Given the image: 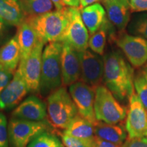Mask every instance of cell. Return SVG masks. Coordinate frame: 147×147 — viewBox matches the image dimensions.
<instances>
[{
    "instance_id": "16",
    "label": "cell",
    "mask_w": 147,
    "mask_h": 147,
    "mask_svg": "<svg viewBox=\"0 0 147 147\" xmlns=\"http://www.w3.org/2000/svg\"><path fill=\"white\" fill-rule=\"evenodd\" d=\"M104 3L109 21L119 31L124 30L130 19V0H116Z\"/></svg>"
},
{
    "instance_id": "38",
    "label": "cell",
    "mask_w": 147,
    "mask_h": 147,
    "mask_svg": "<svg viewBox=\"0 0 147 147\" xmlns=\"http://www.w3.org/2000/svg\"><path fill=\"white\" fill-rule=\"evenodd\" d=\"M142 70L144 71V72L145 73V74H146V76H147V62L144 65V67H143Z\"/></svg>"
},
{
    "instance_id": "15",
    "label": "cell",
    "mask_w": 147,
    "mask_h": 147,
    "mask_svg": "<svg viewBox=\"0 0 147 147\" xmlns=\"http://www.w3.org/2000/svg\"><path fill=\"white\" fill-rule=\"evenodd\" d=\"M47 107L40 99L32 95L24 100L12 113L14 118L42 121L47 117Z\"/></svg>"
},
{
    "instance_id": "9",
    "label": "cell",
    "mask_w": 147,
    "mask_h": 147,
    "mask_svg": "<svg viewBox=\"0 0 147 147\" xmlns=\"http://www.w3.org/2000/svg\"><path fill=\"white\" fill-rule=\"evenodd\" d=\"M69 91L78 115L95 126L98 122L94 111L95 89L84 82L77 81L69 86Z\"/></svg>"
},
{
    "instance_id": "35",
    "label": "cell",
    "mask_w": 147,
    "mask_h": 147,
    "mask_svg": "<svg viewBox=\"0 0 147 147\" xmlns=\"http://www.w3.org/2000/svg\"><path fill=\"white\" fill-rule=\"evenodd\" d=\"M53 1V3H54L55 7L56 8L57 10H63L65 6L63 0H51Z\"/></svg>"
},
{
    "instance_id": "17",
    "label": "cell",
    "mask_w": 147,
    "mask_h": 147,
    "mask_svg": "<svg viewBox=\"0 0 147 147\" xmlns=\"http://www.w3.org/2000/svg\"><path fill=\"white\" fill-rule=\"evenodd\" d=\"M95 136L99 138L121 146L127 138V132L123 123L110 124L98 121L94 126Z\"/></svg>"
},
{
    "instance_id": "39",
    "label": "cell",
    "mask_w": 147,
    "mask_h": 147,
    "mask_svg": "<svg viewBox=\"0 0 147 147\" xmlns=\"http://www.w3.org/2000/svg\"><path fill=\"white\" fill-rule=\"evenodd\" d=\"M116 1V0H103V2L106 3V2H108V1Z\"/></svg>"
},
{
    "instance_id": "36",
    "label": "cell",
    "mask_w": 147,
    "mask_h": 147,
    "mask_svg": "<svg viewBox=\"0 0 147 147\" xmlns=\"http://www.w3.org/2000/svg\"><path fill=\"white\" fill-rule=\"evenodd\" d=\"M100 0H80V5H81L82 8L87 6V5H91L93 3H97Z\"/></svg>"
},
{
    "instance_id": "24",
    "label": "cell",
    "mask_w": 147,
    "mask_h": 147,
    "mask_svg": "<svg viewBox=\"0 0 147 147\" xmlns=\"http://www.w3.org/2000/svg\"><path fill=\"white\" fill-rule=\"evenodd\" d=\"M108 23L107 21L97 32L91 34L89 40V47L97 54L103 55L106 43Z\"/></svg>"
},
{
    "instance_id": "27",
    "label": "cell",
    "mask_w": 147,
    "mask_h": 147,
    "mask_svg": "<svg viewBox=\"0 0 147 147\" xmlns=\"http://www.w3.org/2000/svg\"><path fill=\"white\" fill-rule=\"evenodd\" d=\"M134 87L138 97L147 110V76L142 69L134 75Z\"/></svg>"
},
{
    "instance_id": "34",
    "label": "cell",
    "mask_w": 147,
    "mask_h": 147,
    "mask_svg": "<svg viewBox=\"0 0 147 147\" xmlns=\"http://www.w3.org/2000/svg\"><path fill=\"white\" fill-rule=\"evenodd\" d=\"M64 4L69 7L78 8L80 5V0H63Z\"/></svg>"
},
{
    "instance_id": "33",
    "label": "cell",
    "mask_w": 147,
    "mask_h": 147,
    "mask_svg": "<svg viewBox=\"0 0 147 147\" xmlns=\"http://www.w3.org/2000/svg\"><path fill=\"white\" fill-rule=\"evenodd\" d=\"M94 147H121V146L104 140L95 136L94 139Z\"/></svg>"
},
{
    "instance_id": "4",
    "label": "cell",
    "mask_w": 147,
    "mask_h": 147,
    "mask_svg": "<svg viewBox=\"0 0 147 147\" xmlns=\"http://www.w3.org/2000/svg\"><path fill=\"white\" fill-rule=\"evenodd\" d=\"M26 21L32 25L39 39L45 44L61 42L69 23L67 8L29 16Z\"/></svg>"
},
{
    "instance_id": "2",
    "label": "cell",
    "mask_w": 147,
    "mask_h": 147,
    "mask_svg": "<svg viewBox=\"0 0 147 147\" xmlns=\"http://www.w3.org/2000/svg\"><path fill=\"white\" fill-rule=\"evenodd\" d=\"M63 42H50L45 48L42 57V72L39 93L49 95L62 85L61 53Z\"/></svg>"
},
{
    "instance_id": "10",
    "label": "cell",
    "mask_w": 147,
    "mask_h": 147,
    "mask_svg": "<svg viewBox=\"0 0 147 147\" xmlns=\"http://www.w3.org/2000/svg\"><path fill=\"white\" fill-rule=\"evenodd\" d=\"M78 53L81 67L80 79L95 90L103 82L104 57L88 49Z\"/></svg>"
},
{
    "instance_id": "3",
    "label": "cell",
    "mask_w": 147,
    "mask_h": 147,
    "mask_svg": "<svg viewBox=\"0 0 147 147\" xmlns=\"http://www.w3.org/2000/svg\"><path fill=\"white\" fill-rule=\"evenodd\" d=\"M78 115V110L65 87L61 86L47 97V119L53 127L65 129Z\"/></svg>"
},
{
    "instance_id": "31",
    "label": "cell",
    "mask_w": 147,
    "mask_h": 147,
    "mask_svg": "<svg viewBox=\"0 0 147 147\" xmlns=\"http://www.w3.org/2000/svg\"><path fill=\"white\" fill-rule=\"evenodd\" d=\"M13 73L0 65V93L12 80Z\"/></svg>"
},
{
    "instance_id": "32",
    "label": "cell",
    "mask_w": 147,
    "mask_h": 147,
    "mask_svg": "<svg viewBox=\"0 0 147 147\" xmlns=\"http://www.w3.org/2000/svg\"><path fill=\"white\" fill-rule=\"evenodd\" d=\"M130 8L134 12L147 11V0H130Z\"/></svg>"
},
{
    "instance_id": "14",
    "label": "cell",
    "mask_w": 147,
    "mask_h": 147,
    "mask_svg": "<svg viewBox=\"0 0 147 147\" xmlns=\"http://www.w3.org/2000/svg\"><path fill=\"white\" fill-rule=\"evenodd\" d=\"M29 91L26 82L16 69L13 78L0 93V110L10 109L18 105Z\"/></svg>"
},
{
    "instance_id": "29",
    "label": "cell",
    "mask_w": 147,
    "mask_h": 147,
    "mask_svg": "<svg viewBox=\"0 0 147 147\" xmlns=\"http://www.w3.org/2000/svg\"><path fill=\"white\" fill-rule=\"evenodd\" d=\"M8 136L6 117L0 113V147H8Z\"/></svg>"
},
{
    "instance_id": "5",
    "label": "cell",
    "mask_w": 147,
    "mask_h": 147,
    "mask_svg": "<svg viewBox=\"0 0 147 147\" xmlns=\"http://www.w3.org/2000/svg\"><path fill=\"white\" fill-rule=\"evenodd\" d=\"M94 111L98 121L117 124L125 119L127 108L119 102L105 85L100 84L95 90Z\"/></svg>"
},
{
    "instance_id": "25",
    "label": "cell",
    "mask_w": 147,
    "mask_h": 147,
    "mask_svg": "<svg viewBox=\"0 0 147 147\" xmlns=\"http://www.w3.org/2000/svg\"><path fill=\"white\" fill-rule=\"evenodd\" d=\"M57 138L48 132H42L29 142L27 147H62Z\"/></svg>"
},
{
    "instance_id": "19",
    "label": "cell",
    "mask_w": 147,
    "mask_h": 147,
    "mask_svg": "<svg viewBox=\"0 0 147 147\" xmlns=\"http://www.w3.org/2000/svg\"><path fill=\"white\" fill-rule=\"evenodd\" d=\"M0 18L7 25L19 26L25 21V12L20 0H0Z\"/></svg>"
},
{
    "instance_id": "8",
    "label": "cell",
    "mask_w": 147,
    "mask_h": 147,
    "mask_svg": "<svg viewBox=\"0 0 147 147\" xmlns=\"http://www.w3.org/2000/svg\"><path fill=\"white\" fill-rule=\"evenodd\" d=\"M69 23L62 42H66L78 52L87 50L89 47V31L82 21L78 8H67Z\"/></svg>"
},
{
    "instance_id": "20",
    "label": "cell",
    "mask_w": 147,
    "mask_h": 147,
    "mask_svg": "<svg viewBox=\"0 0 147 147\" xmlns=\"http://www.w3.org/2000/svg\"><path fill=\"white\" fill-rule=\"evenodd\" d=\"M16 36L21 49V59L27 57L40 40L35 29L26 20L18 26Z\"/></svg>"
},
{
    "instance_id": "21",
    "label": "cell",
    "mask_w": 147,
    "mask_h": 147,
    "mask_svg": "<svg viewBox=\"0 0 147 147\" xmlns=\"http://www.w3.org/2000/svg\"><path fill=\"white\" fill-rule=\"evenodd\" d=\"M21 58V49L16 36L0 48V65L8 70L16 71Z\"/></svg>"
},
{
    "instance_id": "12",
    "label": "cell",
    "mask_w": 147,
    "mask_h": 147,
    "mask_svg": "<svg viewBox=\"0 0 147 147\" xmlns=\"http://www.w3.org/2000/svg\"><path fill=\"white\" fill-rule=\"evenodd\" d=\"M116 42L134 67H142L147 62L146 39L125 34L119 36Z\"/></svg>"
},
{
    "instance_id": "22",
    "label": "cell",
    "mask_w": 147,
    "mask_h": 147,
    "mask_svg": "<svg viewBox=\"0 0 147 147\" xmlns=\"http://www.w3.org/2000/svg\"><path fill=\"white\" fill-rule=\"evenodd\" d=\"M63 134L85 140L93 141L95 137L93 125L79 115L64 129Z\"/></svg>"
},
{
    "instance_id": "26",
    "label": "cell",
    "mask_w": 147,
    "mask_h": 147,
    "mask_svg": "<svg viewBox=\"0 0 147 147\" xmlns=\"http://www.w3.org/2000/svg\"><path fill=\"white\" fill-rule=\"evenodd\" d=\"M129 32L134 36L147 40V13H141L134 16L129 24Z\"/></svg>"
},
{
    "instance_id": "7",
    "label": "cell",
    "mask_w": 147,
    "mask_h": 147,
    "mask_svg": "<svg viewBox=\"0 0 147 147\" xmlns=\"http://www.w3.org/2000/svg\"><path fill=\"white\" fill-rule=\"evenodd\" d=\"M44 45L45 42L40 40L32 52L27 57L21 59L17 68L29 91H39Z\"/></svg>"
},
{
    "instance_id": "30",
    "label": "cell",
    "mask_w": 147,
    "mask_h": 147,
    "mask_svg": "<svg viewBox=\"0 0 147 147\" xmlns=\"http://www.w3.org/2000/svg\"><path fill=\"white\" fill-rule=\"evenodd\" d=\"M121 147H147V137L127 138Z\"/></svg>"
},
{
    "instance_id": "18",
    "label": "cell",
    "mask_w": 147,
    "mask_h": 147,
    "mask_svg": "<svg viewBox=\"0 0 147 147\" xmlns=\"http://www.w3.org/2000/svg\"><path fill=\"white\" fill-rule=\"evenodd\" d=\"M80 14L82 21L91 34L97 32L107 21L105 9L99 3L82 8Z\"/></svg>"
},
{
    "instance_id": "37",
    "label": "cell",
    "mask_w": 147,
    "mask_h": 147,
    "mask_svg": "<svg viewBox=\"0 0 147 147\" xmlns=\"http://www.w3.org/2000/svg\"><path fill=\"white\" fill-rule=\"evenodd\" d=\"M6 25H7V24L5 23L1 18H0V37L2 36L3 32H4Z\"/></svg>"
},
{
    "instance_id": "1",
    "label": "cell",
    "mask_w": 147,
    "mask_h": 147,
    "mask_svg": "<svg viewBox=\"0 0 147 147\" xmlns=\"http://www.w3.org/2000/svg\"><path fill=\"white\" fill-rule=\"evenodd\" d=\"M103 82L119 101H129L134 91V69L122 55L112 51L104 56Z\"/></svg>"
},
{
    "instance_id": "11",
    "label": "cell",
    "mask_w": 147,
    "mask_h": 147,
    "mask_svg": "<svg viewBox=\"0 0 147 147\" xmlns=\"http://www.w3.org/2000/svg\"><path fill=\"white\" fill-rule=\"evenodd\" d=\"M125 128L128 138L147 137V110L135 91L129 100Z\"/></svg>"
},
{
    "instance_id": "13",
    "label": "cell",
    "mask_w": 147,
    "mask_h": 147,
    "mask_svg": "<svg viewBox=\"0 0 147 147\" xmlns=\"http://www.w3.org/2000/svg\"><path fill=\"white\" fill-rule=\"evenodd\" d=\"M62 85L70 86L78 81L81 75L80 59L78 51L66 42H63L61 53Z\"/></svg>"
},
{
    "instance_id": "6",
    "label": "cell",
    "mask_w": 147,
    "mask_h": 147,
    "mask_svg": "<svg viewBox=\"0 0 147 147\" xmlns=\"http://www.w3.org/2000/svg\"><path fill=\"white\" fill-rule=\"evenodd\" d=\"M48 127L43 121L12 119L8 126L9 140L12 147H27L36 136L46 131Z\"/></svg>"
},
{
    "instance_id": "23",
    "label": "cell",
    "mask_w": 147,
    "mask_h": 147,
    "mask_svg": "<svg viewBox=\"0 0 147 147\" xmlns=\"http://www.w3.org/2000/svg\"><path fill=\"white\" fill-rule=\"evenodd\" d=\"M21 1L25 13L30 16L51 12L55 6L51 0H21Z\"/></svg>"
},
{
    "instance_id": "40",
    "label": "cell",
    "mask_w": 147,
    "mask_h": 147,
    "mask_svg": "<svg viewBox=\"0 0 147 147\" xmlns=\"http://www.w3.org/2000/svg\"><path fill=\"white\" fill-rule=\"evenodd\" d=\"M62 147H63V146H62Z\"/></svg>"
},
{
    "instance_id": "28",
    "label": "cell",
    "mask_w": 147,
    "mask_h": 147,
    "mask_svg": "<svg viewBox=\"0 0 147 147\" xmlns=\"http://www.w3.org/2000/svg\"><path fill=\"white\" fill-rule=\"evenodd\" d=\"M62 142L65 147H94V140H85L66 134H61Z\"/></svg>"
}]
</instances>
